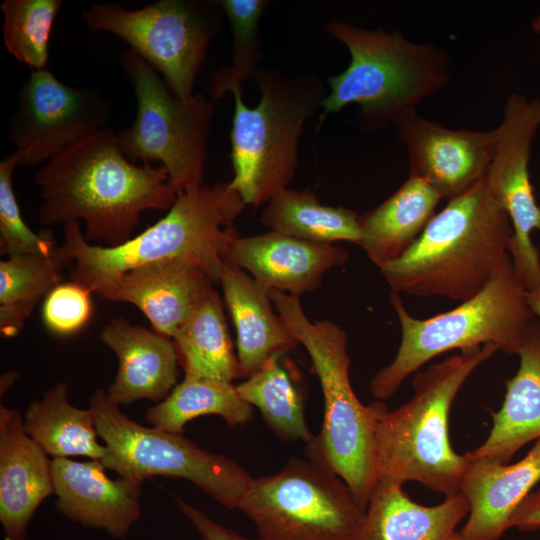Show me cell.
<instances>
[{"label":"cell","mask_w":540,"mask_h":540,"mask_svg":"<svg viewBox=\"0 0 540 540\" xmlns=\"http://www.w3.org/2000/svg\"><path fill=\"white\" fill-rule=\"evenodd\" d=\"M531 27L533 31L540 33V15L532 21Z\"/></svg>","instance_id":"f35d334b"},{"label":"cell","mask_w":540,"mask_h":540,"mask_svg":"<svg viewBox=\"0 0 540 540\" xmlns=\"http://www.w3.org/2000/svg\"><path fill=\"white\" fill-rule=\"evenodd\" d=\"M23 423L27 434L52 459L85 456L101 461L107 454L106 446L98 441L93 411L73 406L63 382L27 406Z\"/></svg>","instance_id":"484cf974"},{"label":"cell","mask_w":540,"mask_h":540,"mask_svg":"<svg viewBox=\"0 0 540 540\" xmlns=\"http://www.w3.org/2000/svg\"><path fill=\"white\" fill-rule=\"evenodd\" d=\"M281 356H274L236 385L243 400L256 407L266 424L281 439L309 443L314 438L305 418L304 399L286 369Z\"/></svg>","instance_id":"4dcf8cb0"},{"label":"cell","mask_w":540,"mask_h":540,"mask_svg":"<svg viewBox=\"0 0 540 540\" xmlns=\"http://www.w3.org/2000/svg\"><path fill=\"white\" fill-rule=\"evenodd\" d=\"M54 494L52 460L16 409L0 406V523L5 540H26L33 515Z\"/></svg>","instance_id":"ffe728a7"},{"label":"cell","mask_w":540,"mask_h":540,"mask_svg":"<svg viewBox=\"0 0 540 540\" xmlns=\"http://www.w3.org/2000/svg\"><path fill=\"white\" fill-rule=\"evenodd\" d=\"M232 30L231 63L211 77L209 98L217 101L252 78L261 59L260 22L266 0H218Z\"/></svg>","instance_id":"1f68e13d"},{"label":"cell","mask_w":540,"mask_h":540,"mask_svg":"<svg viewBox=\"0 0 540 540\" xmlns=\"http://www.w3.org/2000/svg\"><path fill=\"white\" fill-rule=\"evenodd\" d=\"M118 358V370L107 395L116 404L163 401L177 385L178 355L173 339L154 330L112 319L99 333Z\"/></svg>","instance_id":"44dd1931"},{"label":"cell","mask_w":540,"mask_h":540,"mask_svg":"<svg viewBox=\"0 0 540 540\" xmlns=\"http://www.w3.org/2000/svg\"><path fill=\"white\" fill-rule=\"evenodd\" d=\"M521 531L540 529V486L530 492L511 518L510 528Z\"/></svg>","instance_id":"8d00e7d4"},{"label":"cell","mask_w":540,"mask_h":540,"mask_svg":"<svg viewBox=\"0 0 540 540\" xmlns=\"http://www.w3.org/2000/svg\"><path fill=\"white\" fill-rule=\"evenodd\" d=\"M119 61L137 103L132 125L117 132L121 151L133 163L163 166L178 195L200 187L214 101L201 93L180 99L130 48Z\"/></svg>","instance_id":"9c48e42d"},{"label":"cell","mask_w":540,"mask_h":540,"mask_svg":"<svg viewBox=\"0 0 540 540\" xmlns=\"http://www.w3.org/2000/svg\"><path fill=\"white\" fill-rule=\"evenodd\" d=\"M260 222L269 231L313 243L345 241L360 246L362 240L356 211L323 204L309 188L277 193L264 205Z\"/></svg>","instance_id":"83f0119b"},{"label":"cell","mask_w":540,"mask_h":540,"mask_svg":"<svg viewBox=\"0 0 540 540\" xmlns=\"http://www.w3.org/2000/svg\"><path fill=\"white\" fill-rule=\"evenodd\" d=\"M516 374L506 380L501 408L492 413L493 424L485 441L468 453L508 463L526 444L540 439V320L532 319L516 353Z\"/></svg>","instance_id":"603a6c76"},{"label":"cell","mask_w":540,"mask_h":540,"mask_svg":"<svg viewBox=\"0 0 540 540\" xmlns=\"http://www.w3.org/2000/svg\"><path fill=\"white\" fill-rule=\"evenodd\" d=\"M173 342L184 378L230 383L241 378L223 303L215 288L196 306Z\"/></svg>","instance_id":"4316f807"},{"label":"cell","mask_w":540,"mask_h":540,"mask_svg":"<svg viewBox=\"0 0 540 540\" xmlns=\"http://www.w3.org/2000/svg\"><path fill=\"white\" fill-rule=\"evenodd\" d=\"M17 165L15 153L0 162V253L9 258L23 254H54L59 247L51 234L34 233L22 218L13 187Z\"/></svg>","instance_id":"836d02e7"},{"label":"cell","mask_w":540,"mask_h":540,"mask_svg":"<svg viewBox=\"0 0 540 540\" xmlns=\"http://www.w3.org/2000/svg\"><path fill=\"white\" fill-rule=\"evenodd\" d=\"M214 284L198 264L169 259L125 271L97 294L111 301L133 304L155 332L173 339Z\"/></svg>","instance_id":"2e32d148"},{"label":"cell","mask_w":540,"mask_h":540,"mask_svg":"<svg viewBox=\"0 0 540 540\" xmlns=\"http://www.w3.org/2000/svg\"><path fill=\"white\" fill-rule=\"evenodd\" d=\"M111 104L93 87H72L47 68L22 83L8 138L20 165L47 162L82 138L106 129Z\"/></svg>","instance_id":"4fadbf2b"},{"label":"cell","mask_w":540,"mask_h":540,"mask_svg":"<svg viewBox=\"0 0 540 540\" xmlns=\"http://www.w3.org/2000/svg\"><path fill=\"white\" fill-rule=\"evenodd\" d=\"M389 301L400 323L401 342L393 360L370 381L372 396L381 401L444 352L492 343L516 354L535 317L509 254L481 291L447 312L419 319L406 310L400 294L391 291Z\"/></svg>","instance_id":"ba28073f"},{"label":"cell","mask_w":540,"mask_h":540,"mask_svg":"<svg viewBox=\"0 0 540 540\" xmlns=\"http://www.w3.org/2000/svg\"><path fill=\"white\" fill-rule=\"evenodd\" d=\"M176 502L183 515L201 535L202 540H263L260 537L252 539L242 536L235 530L216 522L198 507L180 498H176Z\"/></svg>","instance_id":"d590c367"},{"label":"cell","mask_w":540,"mask_h":540,"mask_svg":"<svg viewBox=\"0 0 540 540\" xmlns=\"http://www.w3.org/2000/svg\"><path fill=\"white\" fill-rule=\"evenodd\" d=\"M252 79L261 94L255 107L243 101L241 87L230 92L234 174L229 184L246 205L258 208L292 182L304 125L321 108L329 88L316 75L288 77L272 68H258Z\"/></svg>","instance_id":"52a82bcc"},{"label":"cell","mask_w":540,"mask_h":540,"mask_svg":"<svg viewBox=\"0 0 540 540\" xmlns=\"http://www.w3.org/2000/svg\"><path fill=\"white\" fill-rule=\"evenodd\" d=\"M72 264L62 246L51 255L23 254L0 262V332L19 333L35 305L60 284Z\"/></svg>","instance_id":"f1b7e54d"},{"label":"cell","mask_w":540,"mask_h":540,"mask_svg":"<svg viewBox=\"0 0 540 540\" xmlns=\"http://www.w3.org/2000/svg\"><path fill=\"white\" fill-rule=\"evenodd\" d=\"M269 296L291 334L308 352L324 397L322 428L307 444V456L338 474L366 510L377 485L376 427L388 408L381 400L364 405L355 394L347 337L338 324L310 320L300 297L274 289Z\"/></svg>","instance_id":"5b68a950"},{"label":"cell","mask_w":540,"mask_h":540,"mask_svg":"<svg viewBox=\"0 0 540 540\" xmlns=\"http://www.w3.org/2000/svg\"><path fill=\"white\" fill-rule=\"evenodd\" d=\"M237 334L241 377H249L274 356H283L299 343L276 311L269 291L229 260L219 278Z\"/></svg>","instance_id":"7402d4cb"},{"label":"cell","mask_w":540,"mask_h":540,"mask_svg":"<svg viewBox=\"0 0 540 540\" xmlns=\"http://www.w3.org/2000/svg\"><path fill=\"white\" fill-rule=\"evenodd\" d=\"M246 204L229 182L183 192L167 214L117 247L91 245L78 222L64 224L63 250L74 266L71 279L97 293L135 267L169 259L201 266L215 284L230 246L239 236L234 221Z\"/></svg>","instance_id":"7a4b0ae2"},{"label":"cell","mask_w":540,"mask_h":540,"mask_svg":"<svg viewBox=\"0 0 540 540\" xmlns=\"http://www.w3.org/2000/svg\"><path fill=\"white\" fill-rule=\"evenodd\" d=\"M393 126L407 149L410 175L427 182L441 199L456 198L485 178L496 128L450 129L421 117L417 109L402 114Z\"/></svg>","instance_id":"9a60e30c"},{"label":"cell","mask_w":540,"mask_h":540,"mask_svg":"<svg viewBox=\"0 0 540 540\" xmlns=\"http://www.w3.org/2000/svg\"><path fill=\"white\" fill-rule=\"evenodd\" d=\"M348 259L349 252L342 246L308 242L274 231L239 235L227 257L266 290L297 297L318 289L325 275Z\"/></svg>","instance_id":"e0dca14e"},{"label":"cell","mask_w":540,"mask_h":540,"mask_svg":"<svg viewBox=\"0 0 540 540\" xmlns=\"http://www.w3.org/2000/svg\"><path fill=\"white\" fill-rule=\"evenodd\" d=\"M454 540H460L458 533H457V536H456V538Z\"/></svg>","instance_id":"ab89813d"},{"label":"cell","mask_w":540,"mask_h":540,"mask_svg":"<svg viewBox=\"0 0 540 540\" xmlns=\"http://www.w3.org/2000/svg\"><path fill=\"white\" fill-rule=\"evenodd\" d=\"M498 350L492 343L464 349L416 372L412 397L378 420L377 483L403 486L416 481L446 497L460 492L469 455L451 446L450 409L471 373Z\"/></svg>","instance_id":"277c9868"},{"label":"cell","mask_w":540,"mask_h":540,"mask_svg":"<svg viewBox=\"0 0 540 540\" xmlns=\"http://www.w3.org/2000/svg\"><path fill=\"white\" fill-rule=\"evenodd\" d=\"M326 29L347 47L350 63L342 73L327 79L329 92L321 106V122L355 103L360 106L362 131L384 129L450 82L449 55L433 44L410 41L397 31L365 29L339 20H331Z\"/></svg>","instance_id":"8992f818"},{"label":"cell","mask_w":540,"mask_h":540,"mask_svg":"<svg viewBox=\"0 0 540 540\" xmlns=\"http://www.w3.org/2000/svg\"><path fill=\"white\" fill-rule=\"evenodd\" d=\"M206 415L220 416L230 426H243L251 420L253 407L230 382L184 378L163 401L146 410L151 426L172 433H182L189 421Z\"/></svg>","instance_id":"f546056e"},{"label":"cell","mask_w":540,"mask_h":540,"mask_svg":"<svg viewBox=\"0 0 540 540\" xmlns=\"http://www.w3.org/2000/svg\"><path fill=\"white\" fill-rule=\"evenodd\" d=\"M89 408L107 448L101 460L106 469L139 487L154 476L182 478L219 504L239 508L252 477L238 463L201 448L182 433L139 424L103 389L90 397Z\"/></svg>","instance_id":"30bf717a"},{"label":"cell","mask_w":540,"mask_h":540,"mask_svg":"<svg viewBox=\"0 0 540 540\" xmlns=\"http://www.w3.org/2000/svg\"><path fill=\"white\" fill-rule=\"evenodd\" d=\"M61 0H4L3 42L6 50L31 70L47 68L48 45Z\"/></svg>","instance_id":"d6a6232c"},{"label":"cell","mask_w":540,"mask_h":540,"mask_svg":"<svg viewBox=\"0 0 540 540\" xmlns=\"http://www.w3.org/2000/svg\"><path fill=\"white\" fill-rule=\"evenodd\" d=\"M527 304L534 314L540 320V284L530 290H526Z\"/></svg>","instance_id":"74e56055"},{"label":"cell","mask_w":540,"mask_h":540,"mask_svg":"<svg viewBox=\"0 0 540 540\" xmlns=\"http://www.w3.org/2000/svg\"><path fill=\"white\" fill-rule=\"evenodd\" d=\"M91 294V290L77 282L60 283L44 300L42 318L45 326L58 335L81 330L93 312Z\"/></svg>","instance_id":"e575fe53"},{"label":"cell","mask_w":540,"mask_h":540,"mask_svg":"<svg viewBox=\"0 0 540 540\" xmlns=\"http://www.w3.org/2000/svg\"><path fill=\"white\" fill-rule=\"evenodd\" d=\"M41 190L38 220L44 225L85 222L87 242L117 247L147 210H169L178 194L161 165L136 164L106 128L73 143L35 174Z\"/></svg>","instance_id":"6da1fadb"},{"label":"cell","mask_w":540,"mask_h":540,"mask_svg":"<svg viewBox=\"0 0 540 540\" xmlns=\"http://www.w3.org/2000/svg\"><path fill=\"white\" fill-rule=\"evenodd\" d=\"M540 127V99L527 100L512 93L506 99L503 118L496 127L495 151L484 178L487 190L508 213L513 235L508 246L519 264L534 262L538 248L531 232L540 230L538 206L529 176L531 146Z\"/></svg>","instance_id":"5bb4252c"},{"label":"cell","mask_w":540,"mask_h":540,"mask_svg":"<svg viewBox=\"0 0 540 540\" xmlns=\"http://www.w3.org/2000/svg\"><path fill=\"white\" fill-rule=\"evenodd\" d=\"M468 513L469 503L461 493L424 506L402 486L377 483L356 540H454Z\"/></svg>","instance_id":"cb8c5ba5"},{"label":"cell","mask_w":540,"mask_h":540,"mask_svg":"<svg viewBox=\"0 0 540 540\" xmlns=\"http://www.w3.org/2000/svg\"><path fill=\"white\" fill-rule=\"evenodd\" d=\"M238 509L263 540H356L365 516L347 483L311 456L252 477Z\"/></svg>","instance_id":"8fae6325"},{"label":"cell","mask_w":540,"mask_h":540,"mask_svg":"<svg viewBox=\"0 0 540 540\" xmlns=\"http://www.w3.org/2000/svg\"><path fill=\"white\" fill-rule=\"evenodd\" d=\"M99 460L52 459L56 506L68 519L126 537L141 516V487L123 478L112 480Z\"/></svg>","instance_id":"ac0fdd59"},{"label":"cell","mask_w":540,"mask_h":540,"mask_svg":"<svg viewBox=\"0 0 540 540\" xmlns=\"http://www.w3.org/2000/svg\"><path fill=\"white\" fill-rule=\"evenodd\" d=\"M513 235L507 211L484 179L448 200L414 245L379 270L391 291L466 301L489 282Z\"/></svg>","instance_id":"3957f363"},{"label":"cell","mask_w":540,"mask_h":540,"mask_svg":"<svg viewBox=\"0 0 540 540\" xmlns=\"http://www.w3.org/2000/svg\"><path fill=\"white\" fill-rule=\"evenodd\" d=\"M468 455L459 493L468 501L469 513L459 538L500 540L520 504L540 482V439L512 464Z\"/></svg>","instance_id":"d6986e66"},{"label":"cell","mask_w":540,"mask_h":540,"mask_svg":"<svg viewBox=\"0 0 540 540\" xmlns=\"http://www.w3.org/2000/svg\"><path fill=\"white\" fill-rule=\"evenodd\" d=\"M441 200L424 180L408 179L383 203L359 215L360 246L379 269L401 258L418 240Z\"/></svg>","instance_id":"d4e9b609"},{"label":"cell","mask_w":540,"mask_h":540,"mask_svg":"<svg viewBox=\"0 0 540 540\" xmlns=\"http://www.w3.org/2000/svg\"><path fill=\"white\" fill-rule=\"evenodd\" d=\"M217 1L159 0L140 9L94 3L82 12L92 31L116 35L150 64L180 99H187L208 47L222 26Z\"/></svg>","instance_id":"7c38bea8"}]
</instances>
